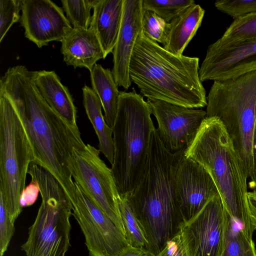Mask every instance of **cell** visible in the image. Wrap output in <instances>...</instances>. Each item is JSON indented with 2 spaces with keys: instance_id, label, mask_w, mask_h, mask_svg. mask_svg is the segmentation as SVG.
<instances>
[{
  "instance_id": "6da1fadb",
  "label": "cell",
  "mask_w": 256,
  "mask_h": 256,
  "mask_svg": "<svg viewBox=\"0 0 256 256\" xmlns=\"http://www.w3.org/2000/svg\"><path fill=\"white\" fill-rule=\"evenodd\" d=\"M26 66L10 67L0 78V93L10 101L30 140L34 162L50 172L71 202L76 188L71 170L75 152L86 146L78 126L62 118L47 104Z\"/></svg>"
},
{
  "instance_id": "7a4b0ae2",
  "label": "cell",
  "mask_w": 256,
  "mask_h": 256,
  "mask_svg": "<svg viewBox=\"0 0 256 256\" xmlns=\"http://www.w3.org/2000/svg\"><path fill=\"white\" fill-rule=\"evenodd\" d=\"M178 152L164 146L156 128L150 140L145 170L138 185L125 196L148 242L157 256L180 232L184 222L174 184Z\"/></svg>"
},
{
  "instance_id": "3957f363",
  "label": "cell",
  "mask_w": 256,
  "mask_h": 256,
  "mask_svg": "<svg viewBox=\"0 0 256 256\" xmlns=\"http://www.w3.org/2000/svg\"><path fill=\"white\" fill-rule=\"evenodd\" d=\"M199 58L170 53L141 32L129 66L132 82L148 100L192 108L206 106Z\"/></svg>"
},
{
  "instance_id": "277c9868",
  "label": "cell",
  "mask_w": 256,
  "mask_h": 256,
  "mask_svg": "<svg viewBox=\"0 0 256 256\" xmlns=\"http://www.w3.org/2000/svg\"><path fill=\"white\" fill-rule=\"evenodd\" d=\"M184 156L210 175L226 212L250 239L254 232L246 204L248 175L222 122L206 117Z\"/></svg>"
},
{
  "instance_id": "5b68a950",
  "label": "cell",
  "mask_w": 256,
  "mask_h": 256,
  "mask_svg": "<svg viewBox=\"0 0 256 256\" xmlns=\"http://www.w3.org/2000/svg\"><path fill=\"white\" fill-rule=\"evenodd\" d=\"M152 114L140 94L134 90L120 92L112 128L114 156L110 169L120 196L132 192L143 176L152 134L156 128Z\"/></svg>"
},
{
  "instance_id": "8992f818",
  "label": "cell",
  "mask_w": 256,
  "mask_h": 256,
  "mask_svg": "<svg viewBox=\"0 0 256 256\" xmlns=\"http://www.w3.org/2000/svg\"><path fill=\"white\" fill-rule=\"evenodd\" d=\"M206 100V117H216L222 122L250 178L256 122V70L236 78L214 81Z\"/></svg>"
},
{
  "instance_id": "52a82bcc",
  "label": "cell",
  "mask_w": 256,
  "mask_h": 256,
  "mask_svg": "<svg viewBox=\"0 0 256 256\" xmlns=\"http://www.w3.org/2000/svg\"><path fill=\"white\" fill-rule=\"evenodd\" d=\"M28 174L38 184L42 202L20 248L26 256H66L71 246V202L60 184L44 168L32 162Z\"/></svg>"
},
{
  "instance_id": "ba28073f",
  "label": "cell",
  "mask_w": 256,
  "mask_h": 256,
  "mask_svg": "<svg viewBox=\"0 0 256 256\" xmlns=\"http://www.w3.org/2000/svg\"><path fill=\"white\" fill-rule=\"evenodd\" d=\"M34 161L22 120L8 99L0 93V196L14 223L22 212L20 198Z\"/></svg>"
},
{
  "instance_id": "9c48e42d",
  "label": "cell",
  "mask_w": 256,
  "mask_h": 256,
  "mask_svg": "<svg viewBox=\"0 0 256 256\" xmlns=\"http://www.w3.org/2000/svg\"><path fill=\"white\" fill-rule=\"evenodd\" d=\"M100 153L99 150L88 144L76 151L71 170L72 176L84 194L124 235L118 204L120 196L111 169L101 159Z\"/></svg>"
},
{
  "instance_id": "30bf717a",
  "label": "cell",
  "mask_w": 256,
  "mask_h": 256,
  "mask_svg": "<svg viewBox=\"0 0 256 256\" xmlns=\"http://www.w3.org/2000/svg\"><path fill=\"white\" fill-rule=\"evenodd\" d=\"M72 216L84 236L89 256H118L130 244L113 221L74 182Z\"/></svg>"
},
{
  "instance_id": "8fae6325",
  "label": "cell",
  "mask_w": 256,
  "mask_h": 256,
  "mask_svg": "<svg viewBox=\"0 0 256 256\" xmlns=\"http://www.w3.org/2000/svg\"><path fill=\"white\" fill-rule=\"evenodd\" d=\"M227 214L218 194L182 224L180 234L186 256H222Z\"/></svg>"
},
{
  "instance_id": "7c38bea8",
  "label": "cell",
  "mask_w": 256,
  "mask_h": 256,
  "mask_svg": "<svg viewBox=\"0 0 256 256\" xmlns=\"http://www.w3.org/2000/svg\"><path fill=\"white\" fill-rule=\"evenodd\" d=\"M158 134L172 154L186 150L194 141L206 116L202 109L188 108L160 100H148Z\"/></svg>"
},
{
  "instance_id": "4fadbf2b",
  "label": "cell",
  "mask_w": 256,
  "mask_h": 256,
  "mask_svg": "<svg viewBox=\"0 0 256 256\" xmlns=\"http://www.w3.org/2000/svg\"><path fill=\"white\" fill-rule=\"evenodd\" d=\"M256 70V38L210 44L199 70L202 82L237 78Z\"/></svg>"
},
{
  "instance_id": "5bb4252c",
  "label": "cell",
  "mask_w": 256,
  "mask_h": 256,
  "mask_svg": "<svg viewBox=\"0 0 256 256\" xmlns=\"http://www.w3.org/2000/svg\"><path fill=\"white\" fill-rule=\"evenodd\" d=\"M174 184L184 222L194 218L210 200L219 194L209 173L202 166L186 157L184 151L178 152Z\"/></svg>"
},
{
  "instance_id": "9a60e30c",
  "label": "cell",
  "mask_w": 256,
  "mask_h": 256,
  "mask_svg": "<svg viewBox=\"0 0 256 256\" xmlns=\"http://www.w3.org/2000/svg\"><path fill=\"white\" fill-rule=\"evenodd\" d=\"M24 35L38 48L62 42L73 29L62 8L50 0H22Z\"/></svg>"
},
{
  "instance_id": "2e32d148",
  "label": "cell",
  "mask_w": 256,
  "mask_h": 256,
  "mask_svg": "<svg viewBox=\"0 0 256 256\" xmlns=\"http://www.w3.org/2000/svg\"><path fill=\"white\" fill-rule=\"evenodd\" d=\"M142 0H123L121 26L112 52V72L118 86L128 89L132 80L129 66L136 40L142 32Z\"/></svg>"
},
{
  "instance_id": "e0dca14e",
  "label": "cell",
  "mask_w": 256,
  "mask_h": 256,
  "mask_svg": "<svg viewBox=\"0 0 256 256\" xmlns=\"http://www.w3.org/2000/svg\"><path fill=\"white\" fill-rule=\"evenodd\" d=\"M61 43L64 61L74 68H84L90 72L98 60L106 58L96 34L90 28H73Z\"/></svg>"
},
{
  "instance_id": "ac0fdd59",
  "label": "cell",
  "mask_w": 256,
  "mask_h": 256,
  "mask_svg": "<svg viewBox=\"0 0 256 256\" xmlns=\"http://www.w3.org/2000/svg\"><path fill=\"white\" fill-rule=\"evenodd\" d=\"M34 81L49 106L70 124L77 125V110L68 88L54 70L34 71Z\"/></svg>"
},
{
  "instance_id": "d6986e66",
  "label": "cell",
  "mask_w": 256,
  "mask_h": 256,
  "mask_svg": "<svg viewBox=\"0 0 256 256\" xmlns=\"http://www.w3.org/2000/svg\"><path fill=\"white\" fill-rule=\"evenodd\" d=\"M90 28L96 34L105 58L112 52L119 34L123 0H96Z\"/></svg>"
},
{
  "instance_id": "ffe728a7",
  "label": "cell",
  "mask_w": 256,
  "mask_h": 256,
  "mask_svg": "<svg viewBox=\"0 0 256 256\" xmlns=\"http://www.w3.org/2000/svg\"><path fill=\"white\" fill-rule=\"evenodd\" d=\"M204 10L194 4L174 18L170 22L168 35L163 48L176 55L183 52L200 27Z\"/></svg>"
},
{
  "instance_id": "44dd1931",
  "label": "cell",
  "mask_w": 256,
  "mask_h": 256,
  "mask_svg": "<svg viewBox=\"0 0 256 256\" xmlns=\"http://www.w3.org/2000/svg\"><path fill=\"white\" fill-rule=\"evenodd\" d=\"M82 92L86 112L98 140V150L112 164L114 156L112 129L106 122L102 103L94 90L85 85Z\"/></svg>"
},
{
  "instance_id": "7402d4cb",
  "label": "cell",
  "mask_w": 256,
  "mask_h": 256,
  "mask_svg": "<svg viewBox=\"0 0 256 256\" xmlns=\"http://www.w3.org/2000/svg\"><path fill=\"white\" fill-rule=\"evenodd\" d=\"M92 89L98 97L108 125L112 128L118 110L120 92L112 70L96 64L90 72Z\"/></svg>"
},
{
  "instance_id": "603a6c76",
  "label": "cell",
  "mask_w": 256,
  "mask_h": 256,
  "mask_svg": "<svg viewBox=\"0 0 256 256\" xmlns=\"http://www.w3.org/2000/svg\"><path fill=\"white\" fill-rule=\"evenodd\" d=\"M222 256H256L252 239L247 236L238 224L228 213Z\"/></svg>"
},
{
  "instance_id": "cb8c5ba5",
  "label": "cell",
  "mask_w": 256,
  "mask_h": 256,
  "mask_svg": "<svg viewBox=\"0 0 256 256\" xmlns=\"http://www.w3.org/2000/svg\"><path fill=\"white\" fill-rule=\"evenodd\" d=\"M118 207L125 237L130 246L148 250V242L138 222L124 197L120 196Z\"/></svg>"
},
{
  "instance_id": "d4e9b609",
  "label": "cell",
  "mask_w": 256,
  "mask_h": 256,
  "mask_svg": "<svg viewBox=\"0 0 256 256\" xmlns=\"http://www.w3.org/2000/svg\"><path fill=\"white\" fill-rule=\"evenodd\" d=\"M96 0H62V8L73 28H90L93 8Z\"/></svg>"
},
{
  "instance_id": "484cf974",
  "label": "cell",
  "mask_w": 256,
  "mask_h": 256,
  "mask_svg": "<svg viewBox=\"0 0 256 256\" xmlns=\"http://www.w3.org/2000/svg\"><path fill=\"white\" fill-rule=\"evenodd\" d=\"M255 38L256 13L234 20L218 40L222 42H231Z\"/></svg>"
},
{
  "instance_id": "4316f807",
  "label": "cell",
  "mask_w": 256,
  "mask_h": 256,
  "mask_svg": "<svg viewBox=\"0 0 256 256\" xmlns=\"http://www.w3.org/2000/svg\"><path fill=\"white\" fill-rule=\"evenodd\" d=\"M195 4L193 0H142L144 10L155 12L168 22Z\"/></svg>"
},
{
  "instance_id": "83f0119b",
  "label": "cell",
  "mask_w": 256,
  "mask_h": 256,
  "mask_svg": "<svg viewBox=\"0 0 256 256\" xmlns=\"http://www.w3.org/2000/svg\"><path fill=\"white\" fill-rule=\"evenodd\" d=\"M170 28V22H166L154 12L144 10L142 32L146 38L164 46L166 42Z\"/></svg>"
},
{
  "instance_id": "f1b7e54d",
  "label": "cell",
  "mask_w": 256,
  "mask_h": 256,
  "mask_svg": "<svg viewBox=\"0 0 256 256\" xmlns=\"http://www.w3.org/2000/svg\"><path fill=\"white\" fill-rule=\"evenodd\" d=\"M22 0H0V42L11 26L20 20Z\"/></svg>"
},
{
  "instance_id": "f546056e",
  "label": "cell",
  "mask_w": 256,
  "mask_h": 256,
  "mask_svg": "<svg viewBox=\"0 0 256 256\" xmlns=\"http://www.w3.org/2000/svg\"><path fill=\"white\" fill-rule=\"evenodd\" d=\"M214 6L234 20L256 13V0H218Z\"/></svg>"
},
{
  "instance_id": "4dcf8cb0",
  "label": "cell",
  "mask_w": 256,
  "mask_h": 256,
  "mask_svg": "<svg viewBox=\"0 0 256 256\" xmlns=\"http://www.w3.org/2000/svg\"><path fill=\"white\" fill-rule=\"evenodd\" d=\"M14 224L10 218L4 202L0 196V256H3L8 248L15 231Z\"/></svg>"
},
{
  "instance_id": "1f68e13d",
  "label": "cell",
  "mask_w": 256,
  "mask_h": 256,
  "mask_svg": "<svg viewBox=\"0 0 256 256\" xmlns=\"http://www.w3.org/2000/svg\"><path fill=\"white\" fill-rule=\"evenodd\" d=\"M40 189L38 184L34 180L31 179L30 183L25 187L20 198L21 206H29L32 205L36 200Z\"/></svg>"
},
{
  "instance_id": "d6a6232c",
  "label": "cell",
  "mask_w": 256,
  "mask_h": 256,
  "mask_svg": "<svg viewBox=\"0 0 256 256\" xmlns=\"http://www.w3.org/2000/svg\"><path fill=\"white\" fill-rule=\"evenodd\" d=\"M246 204L250 222L254 230H256V192H248L246 194Z\"/></svg>"
},
{
  "instance_id": "836d02e7",
  "label": "cell",
  "mask_w": 256,
  "mask_h": 256,
  "mask_svg": "<svg viewBox=\"0 0 256 256\" xmlns=\"http://www.w3.org/2000/svg\"><path fill=\"white\" fill-rule=\"evenodd\" d=\"M252 156L253 173L252 177L250 178V186L256 192V122L253 136Z\"/></svg>"
},
{
  "instance_id": "e575fe53",
  "label": "cell",
  "mask_w": 256,
  "mask_h": 256,
  "mask_svg": "<svg viewBox=\"0 0 256 256\" xmlns=\"http://www.w3.org/2000/svg\"><path fill=\"white\" fill-rule=\"evenodd\" d=\"M118 256H154L146 249L130 246Z\"/></svg>"
},
{
  "instance_id": "d590c367",
  "label": "cell",
  "mask_w": 256,
  "mask_h": 256,
  "mask_svg": "<svg viewBox=\"0 0 256 256\" xmlns=\"http://www.w3.org/2000/svg\"><path fill=\"white\" fill-rule=\"evenodd\" d=\"M173 251L172 256H186L180 233L172 239Z\"/></svg>"
},
{
  "instance_id": "8d00e7d4",
  "label": "cell",
  "mask_w": 256,
  "mask_h": 256,
  "mask_svg": "<svg viewBox=\"0 0 256 256\" xmlns=\"http://www.w3.org/2000/svg\"><path fill=\"white\" fill-rule=\"evenodd\" d=\"M173 251V243L172 240L168 242L164 249L157 256H172Z\"/></svg>"
},
{
  "instance_id": "74e56055",
  "label": "cell",
  "mask_w": 256,
  "mask_h": 256,
  "mask_svg": "<svg viewBox=\"0 0 256 256\" xmlns=\"http://www.w3.org/2000/svg\"></svg>"
}]
</instances>
